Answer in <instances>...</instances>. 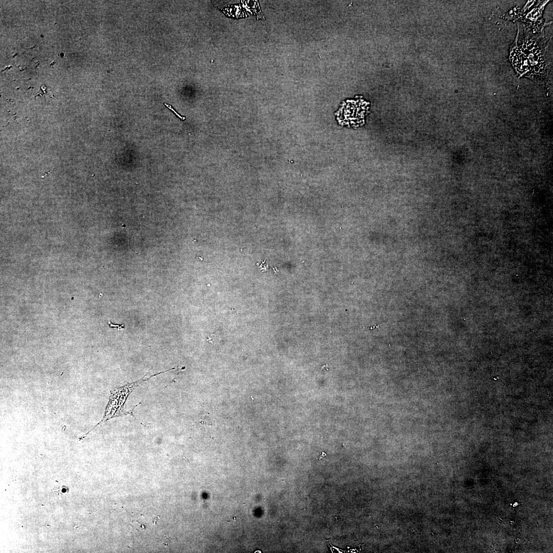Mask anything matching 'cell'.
<instances>
[{"label":"cell","instance_id":"2","mask_svg":"<svg viewBox=\"0 0 553 553\" xmlns=\"http://www.w3.org/2000/svg\"><path fill=\"white\" fill-rule=\"evenodd\" d=\"M108 325H109V326L111 328H116L118 329H123L125 327V326H124V324H115L114 323H113L111 321L110 322V324L109 323Z\"/></svg>","mask_w":553,"mask_h":553},{"label":"cell","instance_id":"1","mask_svg":"<svg viewBox=\"0 0 553 553\" xmlns=\"http://www.w3.org/2000/svg\"><path fill=\"white\" fill-rule=\"evenodd\" d=\"M178 369H179V367H177L164 371H161L156 374L151 375L148 376H147L148 373H147L141 379L131 383H127L122 386L117 387L111 390L110 392L109 400L106 406L102 419L96 424L92 429L84 434L81 439L87 436L88 434L92 432L98 426L100 425L112 418L130 415L134 417L135 419H136L133 415V410L137 405L135 406L133 409L130 411H125L124 409V404L129 395L139 386L145 381L149 380L153 377L171 370H177Z\"/></svg>","mask_w":553,"mask_h":553}]
</instances>
